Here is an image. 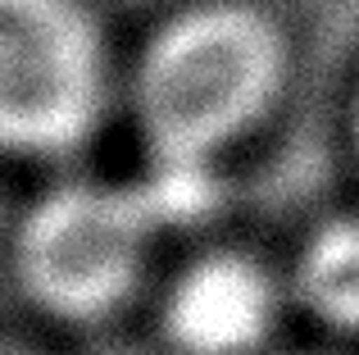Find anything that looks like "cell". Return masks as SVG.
<instances>
[{"mask_svg":"<svg viewBox=\"0 0 359 355\" xmlns=\"http://www.w3.org/2000/svg\"><path fill=\"white\" fill-rule=\"evenodd\" d=\"M287 78L278 27L245 5H201L150 36L132 78L146 146L223 155L273 109Z\"/></svg>","mask_w":359,"mask_h":355,"instance_id":"cell-1","label":"cell"},{"mask_svg":"<svg viewBox=\"0 0 359 355\" xmlns=\"http://www.w3.org/2000/svg\"><path fill=\"white\" fill-rule=\"evenodd\" d=\"M109 55L82 0H0V128L23 160H64L96 137Z\"/></svg>","mask_w":359,"mask_h":355,"instance_id":"cell-2","label":"cell"},{"mask_svg":"<svg viewBox=\"0 0 359 355\" xmlns=\"http://www.w3.org/2000/svg\"><path fill=\"white\" fill-rule=\"evenodd\" d=\"M155 232L132 187L60 182L18 223V283L55 319H105L141 287Z\"/></svg>","mask_w":359,"mask_h":355,"instance_id":"cell-3","label":"cell"},{"mask_svg":"<svg viewBox=\"0 0 359 355\" xmlns=\"http://www.w3.org/2000/svg\"><path fill=\"white\" fill-rule=\"evenodd\" d=\"M282 314L273 274L237 250L201 255L168 283L159 323L177 355H259Z\"/></svg>","mask_w":359,"mask_h":355,"instance_id":"cell-4","label":"cell"},{"mask_svg":"<svg viewBox=\"0 0 359 355\" xmlns=\"http://www.w3.org/2000/svg\"><path fill=\"white\" fill-rule=\"evenodd\" d=\"M291 287L318 323L359 333V219L323 223L300 250Z\"/></svg>","mask_w":359,"mask_h":355,"instance_id":"cell-5","label":"cell"},{"mask_svg":"<svg viewBox=\"0 0 359 355\" xmlns=\"http://www.w3.org/2000/svg\"><path fill=\"white\" fill-rule=\"evenodd\" d=\"M141 169L146 173L132 182V192L146 205L150 223L159 232L164 228H196V223H205L223 205L219 155L150 146V160Z\"/></svg>","mask_w":359,"mask_h":355,"instance_id":"cell-6","label":"cell"}]
</instances>
